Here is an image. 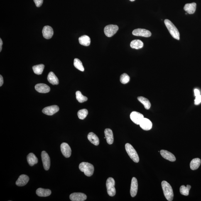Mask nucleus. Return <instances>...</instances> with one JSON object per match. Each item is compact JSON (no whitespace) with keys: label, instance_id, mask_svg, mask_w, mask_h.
Instances as JSON below:
<instances>
[{"label":"nucleus","instance_id":"obj_1","mask_svg":"<svg viewBox=\"0 0 201 201\" xmlns=\"http://www.w3.org/2000/svg\"><path fill=\"white\" fill-rule=\"evenodd\" d=\"M162 188L164 195L167 200L171 201L173 200L174 193L171 186L168 182L163 181L161 183Z\"/></svg>","mask_w":201,"mask_h":201},{"label":"nucleus","instance_id":"obj_2","mask_svg":"<svg viewBox=\"0 0 201 201\" xmlns=\"http://www.w3.org/2000/svg\"><path fill=\"white\" fill-rule=\"evenodd\" d=\"M79 169L88 177L92 176L94 173V168L93 165L88 163L82 162L79 165Z\"/></svg>","mask_w":201,"mask_h":201},{"label":"nucleus","instance_id":"obj_3","mask_svg":"<svg viewBox=\"0 0 201 201\" xmlns=\"http://www.w3.org/2000/svg\"><path fill=\"white\" fill-rule=\"evenodd\" d=\"M164 23L172 36L177 40H180V33L173 23L168 19L165 20Z\"/></svg>","mask_w":201,"mask_h":201},{"label":"nucleus","instance_id":"obj_4","mask_svg":"<svg viewBox=\"0 0 201 201\" xmlns=\"http://www.w3.org/2000/svg\"><path fill=\"white\" fill-rule=\"evenodd\" d=\"M125 149L127 153L131 159L135 163H138L139 161V157L132 145L129 143H126L125 145Z\"/></svg>","mask_w":201,"mask_h":201},{"label":"nucleus","instance_id":"obj_5","mask_svg":"<svg viewBox=\"0 0 201 201\" xmlns=\"http://www.w3.org/2000/svg\"><path fill=\"white\" fill-rule=\"evenodd\" d=\"M115 182L114 179L111 177L108 178L106 182V187H107V192L110 196H114L116 195V190L115 188Z\"/></svg>","mask_w":201,"mask_h":201},{"label":"nucleus","instance_id":"obj_6","mask_svg":"<svg viewBox=\"0 0 201 201\" xmlns=\"http://www.w3.org/2000/svg\"><path fill=\"white\" fill-rule=\"evenodd\" d=\"M119 30V27L117 25H109L104 29L105 34L108 37L110 38L114 35Z\"/></svg>","mask_w":201,"mask_h":201},{"label":"nucleus","instance_id":"obj_7","mask_svg":"<svg viewBox=\"0 0 201 201\" xmlns=\"http://www.w3.org/2000/svg\"><path fill=\"white\" fill-rule=\"evenodd\" d=\"M130 118L135 124L139 125L144 117L143 115L141 113L137 111H133L130 115Z\"/></svg>","mask_w":201,"mask_h":201},{"label":"nucleus","instance_id":"obj_8","mask_svg":"<svg viewBox=\"0 0 201 201\" xmlns=\"http://www.w3.org/2000/svg\"><path fill=\"white\" fill-rule=\"evenodd\" d=\"M42 162L44 168L45 170H48L50 166V160L49 156L46 152L42 151L41 154Z\"/></svg>","mask_w":201,"mask_h":201},{"label":"nucleus","instance_id":"obj_9","mask_svg":"<svg viewBox=\"0 0 201 201\" xmlns=\"http://www.w3.org/2000/svg\"><path fill=\"white\" fill-rule=\"evenodd\" d=\"M132 34L135 36H142L148 38L151 35V32L144 29L138 28L133 30Z\"/></svg>","mask_w":201,"mask_h":201},{"label":"nucleus","instance_id":"obj_10","mask_svg":"<svg viewBox=\"0 0 201 201\" xmlns=\"http://www.w3.org/2000/svg\"><path fill=\"white\" fill-rule=\"evenodd\" d=\"M59 110L58 106L53 105L45 107L42 110V112L48 116H52L55 114Z\"/></svg>","mask_w":201,"mask_h":201},{"label":"nucleus","instance_id":"obj_11","mask_svg":"<svg viewBox=\"0 0 201 201\" xmlns=\"http://www.w3.org/2000/svg\"><path fill=\"white\" fill-rule=\"evenodd\" d=\"M60 149L62 154L66 158H68L71 155V149L67 143H62L61 145Z\"/></svg>","mask_w":201,"mask_h":201},{"label":"nucleus","instance_id":"obj_12","mask_svg":"<svg viewBox=\"0 0 201 201\" xmlns=\"http://www.w3.org/2000/svg\"><path fill=\"white\" fill-rule=\"evenodd\" d=\"M87 199V196L81 192H75L70 195V200L72 201H84Z\"/></svg>","mask_w":201,"mask_h":201},{"label":"nucleus","instance_id":"obj_13","mask_svg":"<svg viewBox=\"0 0 201 201\" xmlns=\"http://www.w3.org/2000/svg\"><path fill=\"white\" fill-rule=\"evenodd\" d=\"M42 33H43L44 38L47 39H49L53 36L54 32L53 28L52 27L47 25V26L44 27Z\"/></svg>","mask_w":201,"mask_h":201},{"label":"nucleus","instance_id":"obj_14","mask_svg":"<svg viewBox=\"0 0 201 201\" xmlns=\"http://www.w3.org/2000/svg\"><path fill=\"white\" fill-rule=\"evenodd\" d=\"M138 190V182L137 180L135 177H133L131 180V196L134 197L136 196Z\"/></svg>","mask_w":201,"mask_h":201},{"label":"nucleus","instance_id":"obj_15","mask_svg":"<svg viewBox=\"0 0 201 201\" xmlns=\"http://www.w3.org/2000/svg\"><path fill=\"white\" fill-rule=\"evenodd\" d=\"M139 125L142 129L145 131H148L152 129L153 123L149 119L144 118L140 123Z\"/></svg>","mask_w":201,"mask_h":201},{"label":"nucleus","instance_id":"obj_16","mask_svg":"<svg viewBox=\"0 0 201 201\" xmlns=\"http://www.w3.org/2000/svg\"><path fill=\"white\" fill-rule=\"evenodd\" d=\"M35 88L38 92L41 93H46L49 92L50 88L48 86L44 84H38L35 85Z\"/></svg>","mask_w":201,"mask_h":201},{"label":"nucleus","instance_id":"obj_17","mask_svg":"<svg viewBox=\"0 0 201 201\" xmlns=\"http://www.w3.org/2000/svg\"><path fill=\"white\" fill-rule=\"evenodd\" d=\"M160 153L161 156L165 159L171 162H174L176 160V158L174 155L166 150H161L160 151Z\"/></svg>","mask_w":201,"mask_h":201},{"label":"nucleus","instance_id":"obj_18","mask_svg":"<svg viewBox=\"0 0 201 201\" xmlns=\"http://www.w3.org/2000/svg\"><path fill=\"white\" fill-rule=\"evenodd\" d=\"M29 178L27 175L23 174L20 175L16 182V185L18 186L21 187L26 185L28 183Z\"/></svg>","mask_w":201,"mask_h":201},{"label":"nucleus","instance_id":"obj_19","mask_svg":"<svg viewBox=\"0 0 201 201\" xmlns=\"http://www.w3.org/2000/svg\"><path fill=\"white\" fill-rule=\"evenodd\" d=\"M104 134L108 144H112L114 142V136L112 130L109 129H106L105 130Z\"/></svg>","mask_w":201,"mask_h":201},{"label":"nucleus","instance_id":"obj_20","mask_svg":"<svg viewBox=\"0 0 201 201\" xmlns=\"http://www.w3.org/2000/svg\"><path fill=\"white\" fill-rule=\"evenodd\" d=\"M196 8V4L195 3H187L184 6V9L189 14H193L195 13Z\"/></svg>","mask_w":201,"mask_h":201},{"label":"nucleus","instance_id":"obj_21","mask_svg":"<svg viewBox=\"0 0 201 201\" xmlns=\"http://www.w3.org/2000/svg\"><path fill=\"white\" fill-rule=\"evenodd\" d=\"M47 80L53 85H57L59 84V79L53 72H51L48 74Z\"/></svg>","mask_w":201,"mask_h":201},{"label":"nucleus","instance_id":"obj_22","mask_svg":"<svg viewBox=\"0 0 201 201\" xmlns=\"http://www.w3.org/2000/svg\"><path fill=\"white\" fill-rule=\"evenodd\" d=\"M52 193L51 191L49 189L39 188L36 190V194L39 196L45 197L48 196Z\"/></svg>","mask_w":201,"mask_h":201},{"label":"nucleus","instance_id":"obj_23","mask_svg":"<svg viewBox=\"0 0 201 201\" xmlns=\"http://www.w3.org/2000/svg\"><path fill=\"white\" fill-rule=\"evenodd\" d=\"M27 160L29 164L31 166H33L38 162V158L32 153H30L28 155Z\"/></svg>","mask_w":201,"mask_h":201},{"label":"nucleus","instance_id":"obj_24","mask_svg":"<svg viewBox=\"0 0 201 201\" xmlns=\"http://www.w3.org/2000/svg\"><path fill=\"white\" fill-rule=\"evenodd\" d=\"M88 138L91 143L95 146H98L99 144V138L94 133H89L88 135Z\"/></svg>","mask_w":201,"mask_h":201},{"label":"nucleus","instance_id":"obj_25","mask_svg":"<svg viewBox=\"0 0 201 201\" xmlns=\"http://www.w3.org/2000/svg\"><path fill=\"white\" fill-rule=\"evenodd\" d=\"M79 43L84 46H88L90 45L91 39L87 35H84L79 38Z\"/></svg>","mask_w":201,"mask_h":201},{"label":"nucleus","instance_id":"obj_26","mask_svg":"<svg viewBox=\"0 0 201 201\" xmlns=\"http://www.w3.org/2000/svg\"><path fill=\"white\" fill-rule=\"evenodd\" d=\"M201 163L200 159L199 158L194 159L190 163V168L192 170H196L200 167Z\"/></svg>","mask_w":201,"mask_h":201},{"label":"nucleus","instance_id":"obj_27","mask_svg":"<svg viewBox=\"0 0 201 201\" xmlns=\"http://www.w3.org/2000/svg\"><path fill=\"white\" fill-rule=\"evenodd\" d=\"M131 47L133 48L138 49L142 48L143 43L141 40H133L131 43Z\"/></svg>","mask_w":201,"mask_h":201},{"label":"nucleus","instance_id":"obj_28","mask_svg":"<svg viewBox=\"0 0 201 201\" xmlns=\"http://www.w3.org/2000/svg\"><path fill=\"white\" fill-rule=\"evenodd\" d=\"M138 101L144 105L145 109H150L151 107V104L147 99L143 97H138Z\"/></svg>","mask_w":201,"mask_h":201},{"label":"nucleus","instance_id":"obj_29","mask_svg":"<svg viewBox=\"0 0 201 201\" xmlns=\"http://www.w3.org/2000/svg\"><path fill=\"white\" fill-rule=\"evenodd\" d=\"M45 68V65L43 64L34 66L33 67L34 72L37 75H41L43 73L44 69Z\"/></svg>","mask_w":201,"mask_h":201},{"label":"nucleus","instance_id":"obj_30","mask_svg":"<svg viewBox=\"0 0 201 201\" xmlns=\"http://www.w3.org/2000/svg\"><path fill=\"white\" fill-rule=\"evenodd\" d=\"M191 188V186L189 185H187V186L182 185L181 186L180 188V192L181 195L187 196L189 195V191Z\"/></svg>","mask_w":201,"mask_h":201},{"label":"nucleus","instance_id":"obj_31","mask_svg":"<svg viewBox=\"0 0 201 201\" xmlns=\"http://www.w3.org/2000/svg\"><path fill=\"white\" fill-rule=\"evenodd\" d=\"M76 99L79 102L83 103L88 100L87 97L83 95L80 91H77L76 92Z\"/></svg>","mask_w":201,"mask_h":201},{"label":"nucleus","instance_id":"obj_32","mask_svg":"<svg viewBox=\"0 0 201 201\" xmlns=\"http://www.w3.org/2000/svg\"><path fill=\"white\" fill-rule=\"evenodd\" d=\"M74 65L76 68L81 71L84 72V68L81 61L78 59L75 58L74 60Z\"/></svg>","mask_w":201,"mask_h":201},{"label":"nucleus","instance_id":"obj_33","mask_svg":"<svg viewBox=\"0 0 201 201\" xmlns=\"http://www.w3.org/2000/svg\"><path fill=\"white\" fill-rule=\"evenodd\" d=\"M88 111L86 109H81L78 111L77 113V116L79 119L81 120H84L87 117L88 114Z\"/></svg>","mask_w":201,"mask_h":201},{"label":"nucleus","instance_id":"obj_34","mask_svg":"<svg viewBox=\"0 0 201 201\" xmlns=\"http://www.w3.org/2000/svg\"><path fill=\"white\" fill-rule=\"evenodd\" d=\"M130 77L127 74L124 73L121 75L120 77V81L123 84H126L129 82Z\"/></svg>","mask_w":201,"mask_h":201},{"label":"nucleus","instance_id":"obj_35","mask_svg":"<svg viewBox=\"0 0 201 201\" xmlns=\"http://www.w3.org/2000/svg\"><path fill=\"white\" fill-rule=\"evenodd\" d=\"M201 102V95H200L196 97L195 100V105H198Z\"/></svg>","mask_w":201,"mask_h":201},{"label":"nucleus","instance_id":"obj_36","mask_svg":"<svg viewBox=\"0 0 201 201\" xmlns=\"http://www.w3.org/2000/svg\"><path fill=\"white\" fill-rule=\"evenodd\" d=\"M35 5L38 7H40L43 4V0H34Z\"/></svg>","mask_w":201,"mask_h":201},{"label":"nucleus","instance_id":"obj_37","mask_svg":"<svg viewBox=\"0 0 201 201\" xmlns=\"http://www.w3.org/2000/svg\"><path fill=\"white\" fill-rule=\"evenodd\" d=\"M194 92H195V97H197V96L200 95V91L197 89H196L194 90Z\"/></svg>","mask_w":201,"mask_h":201},{"label":"nucleus","instance_id":"obj_38","mask_svg":"<svg viewBox=\"0 0 201 201\" xmlns=\"http://www.w3.org/2000/svg\"><path fill=\"white\" fill-rule=\"evenodd\" d=\"M3 79L2 76L0 75V87L3 85Z\"/></svg>","mask_w":201,"mask_h":201},{"label":"nucleus","instance_id":"obj_39","mask_svg":"<svg viewBox=\"0 0 201 201\" xmlns=\"http://www.w3.org/2000/svg\"><path fill=\"white\" fill-rule=\"evenodd\" d=\"M3 45V42L1 38L0 39V52H1L2 49V45Z\"/></svg>","mask_w":201,"mask_h":201},{"label":"nucleus","instance_id":"obj_40","mask_svg":"<svg viewBox=\"0 0 201 201\" xmlns=\"http://www.w3.org/2000/svg\"><path fill=\"white\" fill-rule=\"evenodd\" d=\"M130 1H131V2L134 1H135V0H130Z\"/></svg>","mask_w":201,"mask_h":201}]
</instances>
